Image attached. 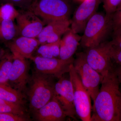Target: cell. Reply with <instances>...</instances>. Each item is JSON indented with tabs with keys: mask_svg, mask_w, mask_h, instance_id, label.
<instances>
[{
	"mask_svg": "<svg viewBox=\"0 0 121 121\" xmlns=\"http://www.w3.org/2000/svg\"><path fill=\"white\" fill-rule=\"evenodd\" d=\"M120 84L112 67L103 77L92 107L91 121H119Z\"/></svg>",
	"mask_w": 121,
	"mask_h": 121,
	"instance_id": "cell-1",
	"label": "cell"
},
{
	"mask_svg": "<svg viewBox=\"0 0 121 121\" xmlns=\"http://www.w3.org/2000/svg\"><path fill=\"white\" fill-rule=\"evenodd\" d=\"M54 76L35 71L30 78L27 95L33 112L50 101L55 95Z\"/></svg>",
	"mask_w": 121,
	"mask_h": 121,
	"instance_id": "cell-2",
	"label": "cell"
},
{
	"mask_svg": "<svg viewBox=\"0 0 121 121\" xmlns=\"http://www.w3.org/2000/svg\"><path fill=\"white\" fill-rule=\"evenodd\" d=\"M112 29V15L96 12L87 23L79 44L86 49L99 45Z\"/></svg>",
	"mask_w": 121,
	"mask_h": 121,
	"instance_id": "cell-3",
	"label": "cell"
},
{
	"mask_svg": "<svg viewBox=\"0 0 121 121\" xmlns=\"http://www.w3.org/2000/svg\"><path fill=\"white\" fill-rule=\"evenodd\" d=\"M28 9L45 25L56 20L69 19L71 12L68 0H34Z\"/></svg>",
	"mask_w": 121,
	"mask_h": 121,
	"instance_id": "cell-4",
	"label": "cell"
},
{
	"mask_svg": "<svg viewBox=\"0 0 121 121\" xmlns=\"http://www.w3.org/2000/svg\"><path fill=\"white\" fill-rule=\"evenodd\" d=\"M74 68L83 85L94 101L99 90L103 77L87 62L84 52L77 53L73 63Z\"/></svg>",
	"mask_w": 121,
	"mask_h": 121,
	"instance_id": "cell-5",
	"label": "cell"
},
{
	"mask_svg": "<svg viewBox=\"0 0 121 121\" xmlns=\"http://www.w3.org/2000/svg\"><path fill=\"white\" fill-rule=\"evenodd\" d=\"M73 89L74 103L76 115L82 121H91V97L74 68L73 63L69 72Z\"/></svg>",
	"mask_w": 121,
	"mask_h": 121,
	"instance_id": "cell-6",
	"label": "cell"
},
{
	"mask_svg": "<svg viewBox=\"0 0 121 121\" xmlns=\"http://www.w3.org/2000/svg\"><path fill=\"white\" fill-rule=\"evenodd\" d=\"M110 42L104 41L99 45L86 49L84 52L87 62L103 77L112 68L110 54Z\"/></svg>",
	"mask_w": 121,
	"mask_h": 121,
	"instance_id": "cell-7",
	"label": "cell"
},
{
	"mask_svg": "<svg viewBox=\"0 0 121 121\" xmlns=\"http://www.w3.org/2000/svg\"><path fill=\"white\" fill-rule=\"evenodd\" d=\"M19 36L37 38L45 24L32 11L23 9L15 13Z\"/></svg>",
	"mask_w": 121,
	"mask_h": 121,
	"instance_id": "cell-8",
	"label": "cell"
},
{
	"mask_svg": "<svg viewBox=\"0 0 121 121\" xmlns=\"http://www.w3.org/2000/svg\"><path fill=\"white\" fill-rule=\"evenodd\" d=\"M26 58L13 55V60L8 76V83L21 93L25 92L29 82V63Z\"/></svg>",
	"mask_w": 121,
	"mask_h": 121,
	"instance_id": "cell-9",
	"label": "cell"
},
{
	"mask_svg": "<svg viewBox=\"0 0 121 121\" xmlns=\"http://www.w3.org/2000/svg\"><path fill=\"white\" fill-rule=\"evenodd\" d=\"M35 63L36 71L52 75L58 79L64 74L69 73L73 58L64 60L60 58H47L41 56H33L30 59Z\"/></svg>",
	"mask_w": 121,
	"mask_h": 121,
	"instance_id": "cell-10",
	"label": "cell"
},
{
	"mask_svg": "<svg viewBox=\"0 0 121 121\" xmlns=\"http://www.w3.org/2000/svg\"><path fill=\"white\" fill-rule=\"evenodd\" d=\"M55 95L67 116L75 118L76 115L74 103L73 89L70 78L63 76L55 84Z\"/></svg>",
	"mask_w": 121,
	"mask_h": 121,
	"instance_id": "cell-11",
	"label": "cell"
},
{
	"mask_svg": "<svg viewBox=\"0 0 121 121\" xmlns=\"http://www.w3.org/2000/svg\"><path fill=\"white\" fill-rule=\"evenodd\" d=\"M101 0H84L74 13L70 20L72 30L76 33L83 32L87 22L96 12Z\"/></svg>",
	"mask_w": 121,
	"mask_h": 121,
	"instance_id": "cell-12",
	"label": "cell"
},
{
	"mask_svg": "<svg viewBox=\"0 0 121 121\" xmlns=\"http://www.w3.org/2000/svg\"><path fill=\"white\" fill-rule=\"evenodd\" d=\"M70 19L56 20L50 22L44 26L37 39L41 44L55 43L61 39L70 28Z\"/></svg>",
	"mask_w": 121,
	"mask_h": 121,
	"instance_id": "cell-13",
	"label": "cell"
},
{
	"mask_svg": "<svg viewBox=\"0 0 121 121\" xmlns=\"http://www.w3.org/2000/svg\"><path fill=\"white\" fill-rule=\"evenodd\" d=\"M40 45L37 38L23 36H18L6 44L13 55L30 59Z\"/></svg>",
	"mask_w": 121,
	"mask_h": 121,
	"instance_id": "cell-14",
	"label": "cell"
},
{
	"mask_svg": "<svg viewBox=\"0 0 121 121\" xmlns=\"http://www.w3.org/2000/svg\"><path fill=\"white\" fill-rule=\"evenodd\" d=\"M33 113L35 119L39 121H64L67 117L55 95L50 101Z\"/></svg>",
	"mask_w": 121,
	"mask_h": 121,
	"instance_id": "cell-15",
	"label": "cell"
},
{
	"mask_svg": "<svg viewBox=\"0 0 121 121\" xmlns=\"http://www.w3.org/2000/svg\"><path fill=\"white\" fill-rule=\"evenodd\" d=\"M63 36L60 40L59 58L64 60L71 59L80 44L81 36L74 32L70 28Z\"/></svg>",
	"mask_w": 121,
	"mask_h": 121,
	"instance_id": "cell-16",
	"label": "cell"
},
{
	"mask_svg": "<svg viewBox=\"0 0 121 121\" xmlns=\"http://www.w3.org/2000/svg\"><path fill=\"white\" fill-rule=\"evenodd\" d=\"M19 36L17 26L13 19L0 17V43L6 44Z\"/></svg>",
	"mask_w": 121,
	"mask_h": 121,
	"instance_id": "cell-17",
	"label": "cell"
},
{
	"mask_svg": "<svg viewBox=\"0 0 121 121\" xmlns=\"http://www.w3.org/2000/svg\"><path fill=\"white\" fill-rule=\"evenodd\" d=\"M23 95L8 83L0 84V98L23 105Z\"/></svg>",
	"mask_w": 121,
	"mask_h": 121,
	"instance_id": "cell-18",
	"label": "cell"
},
{
	"mask_svg": "<svg viewBox=\"0 0 121 121\" xmlns=\"http://www.w3.org/2000/svg\"><path fill=\"white\" fill-rule=\"evenodd\" d=\"M13 60V54L7 52L0 60V84L8 83V76Z\"/></svg>",
	"mask_w": 121,
	"mask_h": 121,
	"instance_id": "cell-19",
	"label": "cell"
},
{
	"mask_svg": "<svg viewBox=\"0 0 121 121\" xmlns=\"http://www.w3.org/2000/svg\"><path fill=\"white\" fill-rule=\"evenodd\" d=\"M8 113L25 117V111L22 105L0 98V113Z\"/></svg>",
	"mask_w": 121,
	"mask_h": 121,
	"instance_id": "cell-20",
	"label": "cell"
},
{
	"mask_svg": "<svg viewBox=\"0 0 121 121\" xmlns=\"http://www.w3.org/2000/svg\"><path fill=\"white\" fill-rule=\"evenodd\" d=\"M103 8L107 15H112L121 2V0H103Z\"/></svg>",
	"mask_w": 121,
	"mask_h": 121,
	"instance_id": "cell-21",
	"label": "cell"
},
{
	"mask_svg": "<svg viewBox=\"0 0 121 121\" xmlns=\"http://www.w3.org/2000/svg\"><path fill=\"white\" fill-rule=\"evenodd\" d=\"M34 0H2L5 4H11L21 9H28Z\"/></svg>",
	"mask_w": 121,
	"mask_h": 121,
	"instance_id": "cell-22",
	"label": "cell"
},
{
	"mask_svg": "<svg viewBox=\"0 0 121 121\" xmlns=\"http://www.w3.org/2000/svg\"><path fill=\"white\" fill-rule=\"evenodd\" d=\"M37 56L47 58H54L52 54L50 43L41 44L37 49Z\"/></svg>",
	"mask_w": 121,
	"mask_h": 121,
	"instance_id": "cell-23",
	"label": "cell"
},
{
	"mask_svg": "<svg viewBox=\"0 0 121 121\" xmlns=\"http://www.w3.org/2000/svg\"><path fill=\"white\" fill-rule=\"evenodd\" d=\"M112 30L121 28V2L112 15Z\"/></svg>",
	"mask_w": 121,
	"mask_h": 121,
	"instance_id": "cell-24",
	"label": "cell"
},
{
	"mask_svg": "<svg viewBox=\"0 0 121 121\" xmlns=\"http://www.w3.org/2000/svg\"><path fill=\"white\" fill-rule=\"evenodd\" d=\"M28 120L25 117L11 113H0V121H25Z\"/></svg>",
	"mask_w": 121,
	"mask_h": 121,
	"instance_id": "cell-25",
	"label": "cell"
},
{
	"mask_svg": "<svg viewBox=\"0 0 121 121\" xmlns=\"http://www.w3.org/2000/svg\"><path fill=\"white\" fill-rule=\"evenodd\" d=\"M110 43V54L113 62L121 64V49Z\"/></svg>",
	"mask_w": 121,
	"mask_h": 121,
	"instance_id": "cell-26",
	"label": "cell"
},
{
	"mask_svg": "<svg viewBox=\"0 0 121 121\" xmlns=\"http://www.w3.org/2000/svg\"><path fill=\"white\" fill-rule=\"evenodd\" d=\"M113 31L112 39L110 42L113 45L121 49V28Z\"/></svg>",
	"mask_w": 121,
	"mask_h": 121,
	"instance_id": "cell-27",
	"label": "cell"
},
{
	"mask_svg": "<svg viewBox=\"0 0 121 121\" xmlns=\"http://www.w3.org/2000/svg\"><path fill=\"white\" fill-rule=\"evenodd\" d=\"M117 65L115 66L113 65V69L116 75L120 84L121 83V64L116 63Z\"/></svg>",
	"mask_w": 121,
	"mask_h": 121,
	"instance_id": "cell-28",
	"label": "cell"
},
{
	"mask_svg": "<svg viewBox=\"0 0 121 121\" xmlns=\"http://www.w3.org/2000/svg\"><path fill=\"white\" fill-rule=\"evenodd\" d=\"M119 121H121V97L119 107Z\"/></svg>",
	"mask_w": 121,
	"mask_h": 121,
	"instance_id": "cell-29",
	"label": "cell"
},
{
	"mask_svg": "<svg viewBox=\"0 0 121 121\" xmlns=\"http://www.w3.org/2000/svg\"><path fill=\"white\" fill-rule=\"evenodd\" d=\"M3 50V49H2V48H0V52H1V51H2Z\"/></svg>",
	"mask_w": 121,
	"mask_h": 121,
	"instance_id": "cell-30",
	"label": "cell"
},
{
	"mask_svg": "<svg viewBox=\"0 0 121 121\" xmlns=\"http://www.w3.org/2000/svg\"><path fill=\"white\" fill-rule=\"evenodd\" d=\"M0 17H1L0 11Z\"/></svg>",
	"mask_w": 121,
	"mask_h": 121,
	"instance_id": "cell-31",
	"label": "cell"
},
{
	"mask_svg": "<svg viewBox=\"0 0 121 121\" xmlns=\"http://www.w3.org/2000/svg\"><path fill=\"white\" fill-rule=\"evenodd\" d=\"M120 89H121V88H120Z\"/></svg>",
	"mask_w": 121,
	"mask_h": 121,
	"instance_id": "cell-32",
	"label": "cell"
},
{
	"mask_svg": "<svg viewBox=\"0 0 121 121\" xmlns=\"http://www.w3.org/2000/svg\"></svg>",
	"mask_w": 121,
	"mask_h": 121,
	"instance_id": "cell-33",
	"label": "cell"
}]
</instances>
